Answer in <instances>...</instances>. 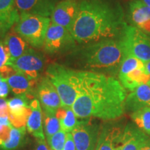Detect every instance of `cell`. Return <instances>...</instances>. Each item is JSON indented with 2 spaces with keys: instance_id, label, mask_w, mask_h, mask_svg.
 I'll return each instance as SVG.
<instances>
[{
  "instance_id": "6da1fadb",
  "label": "cell",
  "mask_w": 150,
  "mask_h": 150,
  "mask_svg": "<svg viewBox=\"0 0 150 150\" xmlns=\"http://www.w3.org/2000/svg\"><path fill=\"white\" fill-rule=\"evenodd\" d=\"M78 94L72 106L76 117L115 120L125 112L127 90L115 76L78 71Z\"/></svg>"
},
{
  "instance_id": "7a4b0ae2",
  "label": "cell",
  "mask_w": 150,
  "mask_h": 150,
  "mask_svg": "<svg viewBox=\"0 0 150 150\" xmlns=\"http://www.w3.org/2000/svg\"><path fill=\"white\" fill-rule=\"evenodd\" d=\"M127 24L125 11L117 0H80L71 33L76 42L85 45L119 38Z\"/></svg>"
},
{
  "instance_id": "3957f363",
  "label": "cell",
  "mask_w": 150,
  "mask_h": 150,
  "mask_svg": "<svg viewBox=\"0 0 150 150\" xmlns=\"http://www.w3.org/2000/svg\"><path fill=\"white\" fill-rule=\"evenodd\" d=\"M72 57L85 71L113 76L118 74L124 52L119 38L106 39L75 49Z\"/></svg>"
},
{
  "instance_id": "277c9868",
  "label": "cell",
  "mask_w": 150,
  "mask_h": 150,
  "mask_svg": "<svg viewBox=\"0 0 150 150\" xmlns=\"http://www.w3.org/2000/svg\"><path fill=\"white\" fill-rule=\"evenodd\" d=\"M45 74L57 91L61 107L72 108L78 94V71L54 63L48 65Z\"/></svg>"
},
{
  "instance_id": "5b68a950",
  "label": "cell",
  "mask_w": 150,
  "mask_h": 150,
  "mask_svg": "<svg viewBox=\"0 0 150 150\" xmlns=\"http://www.w3.org/2000/svg\"><path fill=\"white\" fill-rule=\"evenodd\" d=\"M51 19L37 15L20 13L14 31L28 44L35 48L44 45Z\"/></svg>"
},
{
  "instance_id": "8992f818",
  "label": "cell",
  "mask_w": 150,
  "mask_h": 150,
  "mask_svg": "<svg viewBox=\"0 0 150 150\" xmlns=\"http://www.w3.org/2000/svg\"><path fill=\"white\" fill-rule=\"evenodd\" d=\"M124 56H130L140 61H150V35L134 26L128 25L124 29L119 38Z\"/></svg>"
},
{
  "instance_id": "52a82bcc",
  "label": "cell",
  "mask_w": 150,
  "mask_h": 150,
  "mask_svg": "<svg viewBox=\"0 0 150 150\" xmlns=\"http://www.w3.org/2000/svg\"><path fill=\"white\" fill-rule=\"evenodd\" d=\"M117 75L118 80L129 91L148 84L150 81L145 62L130 56H124Z\"/></svg>"
},
{
  "instance_id": "ba28073f",
  "label": "cell",
  "mask_w": 150,
  "mask_h": 150,
  "mask_svg": "<svg viewBox=\"0 0 150 150\" xmlns=\"http://www.w3.org/2000/svg\"><path fill=\"white\" fill-rule=\"evenodd\" d=\"M43 47L50 55L59 54L76 47V41L70 31L51 21Z\"/></svg>"
},
{
  "instance_id": "9c48e42d",
  "label": "cell",
  "mask_w": 150,
  "mask_h": 150,
  "mask_svg": "<svg viewBox=\"0 0 150 150\" xmlns=\"http://www.w3.org/2000/svg\"><path fill=\"white\" fill-rule=\"evenodd\" d=\"M45 65L42 54L33 49L29 48L27 52L9 65L12 66L18 74L35 80L39 77Z\"/></svg>"
},
{
  "instance_id": "30bf717a",
  "label": "cell",
  "mask_w": 150,
  "mask_h": 150,
  "mask_svg": "<svg viewBox=\"0 0 150 150\" xmlns=\"http://www.w3.org/2000/svg\"><path fill=\"white\" fill-rule=\"evenodd\" d=\"M99 132V126L93 122L91 118L79 121L77 126L72 131L76 150L95 149Z\"/></svg>"
},
{
  "instance_id": "8fae6325",
  "label": "cell",
  "mask_w": 150,
  "mask_h": 150,
  "mask_svg": "<svg viewBox=\"0 0 150 150\" xmlns=\"http://www.w3.org/2000/svg\"><path fill=\"white\" fill-rule=\"evenodd\" d=\"M80 0H61L51 16V21L65 27L71 32L79 11Z\"/></svg>"
},
{
  "instance_id": "7c38bea8",
  "label": "cell",
  "mask_w": 150,
  "mask_h": 150,
  "mask_svg": "<svg viewBox=\"0 0 150 150\" xmlns=\"http://www.w3.org/2000/svg\"><path fill=\"white\" fill-rule=\"evenodd\" d=\"M149 139L136 125L128 124L117 138L114 150H140Z\"/></svg>"
},
{
  "instance_id": "4fadbf2b",
  "label": "cell",
  "mask_w": 150,
  "mask_h": 150,
  "mask_svg": "<svg viewBox=\"0 0 150 150\" xmlns=\"http://www.w3.org/2000/svg\"><path fill=\"white\" fill-rule=\"evenodd\" d=\"M37 95L44 112L56 114L61 107V102L56 88L51 81L45 76L41 79L37 87Z\"/></svg>"
},
{
  "instance_id": "5bb4252c",
  "label": "cell",
  "mask_w": 150,
  "mask_h": 150,
  "mask_svg": "<svg viewBox=\"0 0 150 150\" xmlns=\"http://www.w3.org/2000/svg\"><path fill=\"white\" fill-rule=\"evenodd\" d=\"M127 17L131 26L150 35V8L141 0L129 1Z\"/></svg>"
},
{
  "instance_id": "9a60e30c",
  "label": "cell",
  "mask_w": 150,
  "mask_h": 150,
  "mask_svg": "<svg viewBox=\"0 0 150 150\" xmlns=\"http://www.w3.org/2000/svg\"><path fill=\"white\" fill-rule=\"evenodd\" d=\"M61 0H15L20 13H29L49 18Z\"/></svg>"
},
{
  "instance_id": "2e32d148",
  "label": "cell",
  "mask_w": 150,
  "mask_h": 150,
  "mask_svg": "<svg viewBox=\"0 0 150 150\" xmlns=\"http://www.w3.org/2000/svg\"><path fill=\"white\" fill-rule=\"evenodd\" d=\"M145 107H150V86L143 84L127 94L125 110L131 113Z\"/></svg>"
},
{
  "instance_id": "e0dca14e",
  "label": "cell",
  "mask_w": 150,
  "mask_h": 150,
  "mask_svg": "<svg viewBox=\"0 0 150 150\" xmlns=\"http://www.w3.org/2000/svg\"><path fill=\"white\" fill-rule=\"evenodd\" d=\"M31 108L27 123V129L37 140H45L43 132L42 112L39 100L33 99L29 104Z\"/></svg>"
},
{
  "instance_id": "ac0fdd59",
  "label": "cell",
  "mask_w": 150,
  "mask_h": 150,
  "mask_svg": "<svg viewBox=\"0 0 150 150\" xmlns=\"http://www.w3.org/2000/svg\"><path fill=\"white\" fill-rule=\"evenodd\" d=\"M123 129L121 127L110 125L102 127L99 132L95 150H114L115 142Z\"/></svg>"
},
{
  "instance_id": "d6986e66",
  "label": "cell",
  "mask_w": 150,
  "mask_h": 150,
  "mask_svg": "<svg viewBox=\"0 0 150 150\" xmlns=\"http://www.w3.org/2000/svg\"><path fill=\"white\" fill-rule=\"evenodd\" d=\"M4 42L8 48L10 54V62L8 65L16 61L29 49L28 43L15 31L7 33L4 39Z\"/></svg>"
},
{
  "instance_id": "ffe728a7",
  "label": "cell",
  "mask_w": 150,
  "mask_h": 150,
  "mask_svg": "<svg viewBox=\"0 0 150 150\" xmlns=\"http://www.w3.org/2000/svg\"><path fill=\"white\" fill-rule=\"evenodd\" d=\"M6 81L11 91L17 96L32 94L36 85V80L29 79L27 76L18 73L10 76Z\"/></svg>"
},
{
  "instance_id": "44dd1931",
  "label": "cell",
  "mask_w": 150,
  "mask_h": 150,
  "mask_svg": "<svg viewBox=\"0 0 150 150\" xmlns=\"http://www.w3.org/2000/svg\"><path fill=\"white\" fill-rule=\"evenodd\" d=\"M20 13L16 8L15 0H0V20L11 27L17 23Z\"/></svg>"
},
{
  "instance_id": "7402d4cb",
  "label": "cell",
  "mask_w": 150,
  "mask_h": 150,
  "mask_svg": "<svg viewBox=\"0 0 150 150\" xmlns=\"http://www.w3.org/2000/svg\"><path fill=\"white\" fill-rule=\"evenodd\" d=\"M56 116L60 122L61 130L66 133L72 132L79 123L72 108L61 107L56 111Z\"/></svg>"
},
{
  "instance_id": "603a6c76",
  "label": "cell",
  "mask_w": 150,
  "mask_h": 150,
  "mask_svg": "<svg viewBox=\"0 0 150 150\" xmlns=\"http://www.w3.org/2000/svg\"><path fill=\"white\" fill-rule=\"evenodd\" d=\"M135 125L146 134L150 135V107H145L131 114Z\"/></svg>"
},
{
  "instance_id": "cb8c5ba5",
  "label": "cell",
  "mask_w": 150,
  "mask_h": 150,
  "mask_svg": "<svg viewBox=\"0 0 150 150\" xmlns=\"http://www.w3.org/2000/svg\"><path fill=\"white\" fill-rule=\"evenodd\" d=\"M26 128L18 129L13 127L11 136L8 141L4 144L1 150H16L23 144Z\"/></svg>"
},
{
  "instance_id": "d4e9b609",
  "label": "cell",
  "mask_w": 150,
  "mask_h": 150,
  "mask_svg": "<svg viewBox=\"0 0 150 150\" xmlns=\"http://www.w3.org/2000/svg\"><path fill=\"white\" fill-rule=\"evenodd\" d=\"M44 116L45 133L47 139L49 140L52 136L61 130V125H60L59 120L56 117V114L44 112Z\"/></svg>"
},
{
  "instance_id": "484cf974",
  "label": "cell",
  "mask_w": 150,
  "mask_h": 150,
  "mask_svg": "<svg viewBox=\"0 0 150 150\" xmlns=\"http://www.w3.org/2000/svg\"><path fill=\"white\" fill-rule=\"evenodd\" d=\"M66 132L60 130L56 134L52 136L47 142L52 150H63L66 141Z\"/></svg>"
},
{
  "instance_id": "4316f807",
  "label": "cell",
  "mask_w": 150,
  "mask_h": 150,
  "mask_svg": "<svg viewBox=\"0 0 150 150\" xmlns=\"http://www.w3.org/2000/svg\"><path fill=\"white\" fill-rule=\"evenodd\" d=\"M12 125L1 124L0 125V149L2 147L4 144L8 141L11 136Z\"/></svg>"
},
{
  "instance_id": "83f0119b",
  "label": "cell",
  "mask_w": 150,
  "mask_h": 150,
  "mask_svg": "<svg viewBox=\"0 0 150 150\" xmlns=\"http://www.w3.org/2000/svg\"><path fill=\"white\" fill-rule=\"evenodd\" d=\"M10 62V54L4 40H0V68Z\"/></svg>"
},
{
  "instance_id": "f1b7e54d",
  "label": "cell",
  "mask_w": 150,
  "mask_h": 150,
  "mask_svg": "<svg viewBox=\"0 0 150 150\" xmlns=\"http://www.w3.org/2000/svg\"><path fill=\"white\" fill-rule=\"evenodd\" d=\"M17 74V72L12 66L5 65L0 68V75L3 79H7L10 76Z\"/></svg>"
},
{
  "instance_id": "f546056e",
  "label": "cell",
  "mask_w": 150,
  "mask_h": 150,
  "mask_svg": "<svg viewBox=\"0 0 150 150\" xmlns=\"http://www.w3.org/2000/svg\"><path fill=\"white\" fill-rule=\"evenodd\" d=\"M9 108L8 102L4 98H0V117H8Z\"/></svg>"
},
{
  "instance_id": "4dcf8cb0",
  "label": "cell",
  "mask_w": 150,
  "mask_h": 150,
  "mask_svg": "<svg viewBox=\"0 0 150 150\" xmlns=\"http://www.w3.org/2000/svg\"><path fill=\"white\" fill-rule=\"evenodd\" d=\"M9 85L6 79L0 80V98H5L9 93Z\"/></svg>"
},
{
  "instance_id": "1f68e13d",
  "label": "cell",
  "mask_w": 150,
  "mask_h": 150,
  "mask_svg": "<svg viewBox=\"0 0 150 150\" xmlns=\"http://www.w3.org/2000/svg\"><path fill=\"white\" fill-rule=\"evenodd\" d=\"M63 150H76L72 133H67L66 141H65Z\"/></svg>"
},
{
  "instance_id": "d6a6232c",
  "label": "cell",
  "mask_w": 150,
  "mask_h": 150,
  "mask_svg": "<svg viewBox=\"0 0 150 150\" xmlns=\"http://www.w3.org/2000/svg\"><path fill=\"white\" fill-rule=\"evenodd\" d=\"M11 28V26L0 20V40H4L3 39L8 33V31Z\"/></svg>"
},
{
  "instance_id": "836d02e7",
  "label": "cell",
  "mask_w": 150,
  "mask_h": 150,
  "mask_svg": "<svg viewBox=\"0 0 150 150\" xmlns=\"http://www.w3.org/2000/svg\"><path fill=\"white\" fill-rule=\"evenodd\" d=\"M34 150H52L49 146L47 145L45 139L37 140V145L35 146Z\"/></svg>"
},
{
  "instance_id": "e575fe53",
  "label": "cell",
  "mask_w": 150,
  "mask_h": 150,
  "mask_svg": "<svg viewBox=\"0 0 150 150\" xmlns=\"http://www.w3.org/2000/svg\"><path fill=\"white\" fill-rule=\"evenodd\" d=\"M140 150H150V139L147 140V142L142 146Z\"/></svg>"
},
{
  "instance_id": "d590c367",
  "label": "cell",
  "mask_w": 150,
  "mask_h": 150,
  "mask_svg": "<svg viewBox=\"0 0 150 150\" xmlns=\"http://www.w3.org/2000/svg\"><path fill=\"white\" fill-rule=\"evenodd\" d=\"M145 66H146V69H147V73L148 74H149V77H150V61H148V62H146L145 63ZM149 85L150 86V81L149 82Z\"/></svg>"
},
{
  "instance_id": "8d00e7d4",
  "label": "cell",
  "mask_w": 150,
  "mask_h": 150,
  "mask_svg": "<svg viewBox=\"0 0 150 150\" xmlns=\"http://www.w3.org/2000/svg\"><path fill=\"white\" fill-rule=\"evenodd\" d=\"M141 1L150 8V0H141Z\"/></svg>"
},
{
  "instance_id": "74e56055",
  "label": "cell",
  "mask_w": 150,
  "mask_h": 150,
  "mask_svg": "<svg viewBox=\"0 0 150 150\" xmlns=\"http://www.w3.org/2000/svg\"><path fill=\"white\" fill-rule=\"evenodd\" d=\"M1 79H2V78H1V75H0V80Z\"/></svg>"
}]
</instances>
